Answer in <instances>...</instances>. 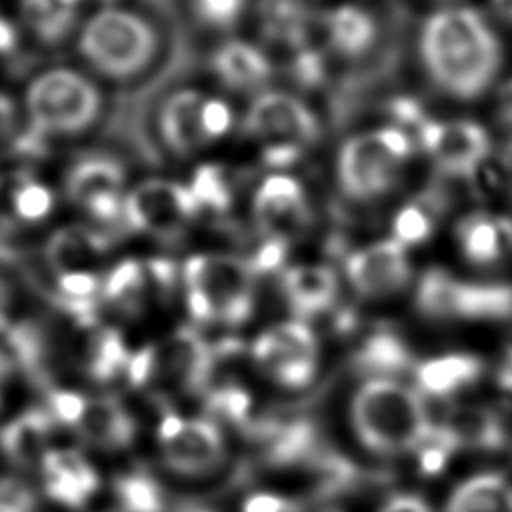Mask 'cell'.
<instances>
[{
    "mask_svg": "<svg viewBox=\"0 0 512 512\" xmlns=\"http://www.w3.org/2000/svg\"><path fill=\"white\" fill-rule=\"evenodd\" d=\"M198 212L190 186L166 178H148L136 184L124 198L128 222L152 236L174 238Z\"/></svg>",
    "mask_w": 512,
    "mask_h": 512,
    "instance_id": "15",
    "label": "cell"
},
{
    "mask_svg": "<svg viewBox=\"0 0 512 512\" xmlns=\"http://www.w3.org/2000/svg\"><path fill=\"white\" fill-rule=\"evenodd\" d=\"M48 412L102 450H122L136 438L134 418L122 402L110 396H86L56 388L48 394Z\"/></svg>",
    "mask_w": 512,
    "mask_h": 512,
    "instance_id": "12",
    "label": "cell"
},
{
    "mask_svg": "<svg viewBox=\"0 0 512 512\" xmlns=\"http://www.w3.org/2000/svg\"><path fill=\"white\" fill-rule=\"evenodd\" d=\"M282 294L288 306L300 318H314L336 304L338 276L332 266L320 262H302L286 268L280 278Z\"/></svg>",
    "mask_w": 512,
    "mask_h": 512,
    "instance_id": "20",
    "label": "cell"
},
{
    "mask_svg": "<svg viewBox=\"0 0 512 512\" xmlns=\"http://www.w3.org/2000/svg\"><path fill=\"white\" fill-rule=\"evenodd\" d=\"M346 280L366 300L398 294L410 282L412 266L406 248L394 238H382L350 252L344 260Z\"/></svg>",
    "mask_w": 512,
    "mask_h": 512,
    "instance_id": "17",
    "label": "cell"
},
{
    "mask_svg": "<svg viewBox=\"0 0 512 512\" xmlns=\"http://www.w3.org/2000/svg\"><path fill=\"white\" fill-rule=\"evenodd\" d=\"M456 450H460V446L452 436V432L444 424H432L430 432L414 452H416L420 470L428 476H434L446 468L450 456Z\"/></svg>",
    "mask_w": 512,
    "mask_h": 512,
    "instance_id": "38",
    "label": "cell"
},
{
    "mask_svg": "<svg viewBox=\"0 0 512 512\" xmlns=\"http://www.w3.org/2000/svg\"><path fill=\"white\" fill-rule=\"evenodd\" d=\"M54 208L52 190L38 178L14 172L0 176V214L16 224L42 222Z\"/></svg>",
    "mask_w": 512,
    "mask_h": 512,
    "instance_id": "29",
    "label": "cell"
},
{
    "mask_svg": "<svg viewBox=\"0 0 512 512\" xmlns=\"http://www.w3.org/2000/svg\"><path fill=\"white\" fill-rule=\"evenodd\" d=\"M26 112L38 132L76 134L100 112V92L92 80L72 68H50L26 90Z\"/></svg>",
    "mask_w": 512,
    "mask_h": 512,
    "instance_id": "9",
    "label": "cell"
},
{
    "mask_svg": "<svg viewBox=\"0 0 512 512\" xmlns=\"http://www.w3.org/2000/svg\"><path fill=\"white\" fill-rule=\"evenodd\" d=\"M210 418H222L244 428L252 420V398L250 394L236 384H222L218 388L208 390L206 396Z\"/></svg>",
    "mask_w": 512,
    "mask_h": 512,
    "instance_id": "37",
    "label": "cell"
},
{
    "mask_svg": "<svg viewBox=\"0 0 512 512\" xmlns=\"http://www.w3.org/2000/svg\"><path fill=\"white\" fill-rule=\"evenodd\" d=\"M106 252L108 238L82 224H70L56 230L46 246L48 264L56 274L96 272Z\"/></svg>",
    "mask_w": 512,
    "mask_h": 512,
    "instance_id": "26",
    "label": "cell"
},
{
    "mask_svg": "<svg viewBox=\"0 0 512 512\" xmlns=\"http://www.w3.org/2000/svg\"><path fill=\"white\" fill-rule=\"evenodd\" d=\"M446 512H512V484L496 472L476 474L456 486Z\"/></svg>",
    "mask_w": 512,
    "mask_h": 512,
    "instance_id": "31",
    "label": "cell"
},
{
    "mask_svg": "<svg viewBox=\"0 0 512 512\" xmlns=\"http://www.w3.org/2000/svg\"><path fill=\"white\" fill-rule=\"evenodd\" d=\"M12 44H14V30L4 18H0V50H8L12 48Z\"/></svg>",
    "mask_w": 512,
    "mask_h": 512,
    "instance_id": "45",
    "label": "cell"
},
{
    "mask_svg": "<svg viewBox=\"0 0 512 512\" xmlns=\"http://www.w3.org/2000/svg\"><path fill=\"white\" fill-rule=\"evenodd\" d=\"M380 512H432V508L422 496L396 494L384 502Z\"/></svg>",
    "mask_w": 512,
    "mask_h": 512,
    "instance_id": "41",
    "label": "cell"
},
{
    "mask_svg": "<svg viewBox=\"0 0 512 512\" xmlns=\"http://www.w3.org/2000/svg\"><path fill=\"white\" fill-rule=\"evenodd\" d=\"M322 30L328 48L346 60L368 56L380 38V26L374 14L356 4H342L326 12Z\"/></svg>",
    "mask_w": 512,
    "mask_h": 512,
    "instance_id": "22",
    "label": "cell"
},
{
    "mask_svg": "<svg viewBox=\"0 0 512 512\" xmlns=\"http://www.w3.org/2000/svg\"><path fill=\"white\" fill-rule=\"evenodd\" d=\"M436 168L448 176L470 178L492 152L486 128L474 120H432L428 118L414 136Z\"/></svg>",
    "mask_w": 512,
    "mask_h": 512,
    "instance_id": "14",
    "label": "cell"
},
{
    "mask_svg": "<svg viewBox=\"0 0 512 512\" xmlns=\"http://www.w3.org/2000/svg\"><path fill=\"white\" fill-rule=\"evenodd\" d=\"M416 390L432 398H450L484 374V360L468 352H450L422 360L412 370Z\"/></svg>",
    "mask_w": 512,
    "mask_h": 512,
    "instance_id": "24",
    "label": "cell"
},
{
    "mask_svg": "<svg viewBox=\"0 0 512 512\" xmlns=\"http://www.w3.org/2000/svg\"><path fill=\"white\" fill-rule=\"evenodd\" d=\"M116 498L126 512H162L164 490L146 472H128L116 480Z\"/></svg>",
    "mask_w": 512,
    "mask_h": 512,
    "instance_id": "35",
    "label": "cell"
},
{
    "mask_svg": "<svg viewBox=\"0 0 512 512\" xmlns=\"http://www.w3.org/2000/svg\"><path fill=\"white\" fill-rule=\"evenodd\" d=\"M246 0H194L196 14L212 26H230L238 20Z\"/></svg>",
    "mask_w": 512,
    "mask_h": 512,
    "instance_id": "39",
    "label": "cell"
},
{
    "mask_svg": "<svg viewBox=\"0 0 512 512\" xmlns=\"http://www.w3.org/2000/svg\"><path fill=\"white\" fill-rule=\"evenodd\" d=\"M40 474L48 498L68 508L84 506L100 486L92 462L74 448H52L40 466Z\"/></svg>",
    "mask_w": 512,
    "mask_h": 512,
    "instance_id": "19",
    "label": "cell"
},
{
    "mask_svg": "<svg viewBox=\"0 0 512 512\" xmlns=\"http://www.w3.org/2000/svg\"><path fill=\"white\" fill-rule=\"evenodd\" d=\"M410 368L414 370L410 348L398 334L390 330H378L366 336L352 354V370L366 380H396Z\"/></svg>",
    "mask_w": 512,
    "mask_h": 512,
    "instance_id": "28",
    "label": "cell"
},
{
    "mask_svg": "<svg viewBox=\"0 0 512 512\" xmlns=\"http://www.w3.org/2000/svg\"><path fill=\"white\" fill-rule=\"evenodd\" d=\"M52 414L48 410H28L10 420L0 430V446L2 452L20 468H36L40 466L48 452L52 450Z\"/></svg>",
    "mask_w": 512,
    "mask_h": 512,
    "instance_id": "25",
    "label": "cell"
},
{
    "mask_svg": "<svg viewBox=\"0 0 512 512\" xmlns=\"http://www.w3.org/2000/svg\"><path fill=\"white\" fill-rule=\"evenodd\" d=\"M320 512H340V510H336V508H324V510H320Z\"/></svg>",
    "mask_w": 512,
    "mask_h": 512,
    "instance_id": "48",
    "label": "cell"
},
{
    "mask_svg": "<svg viewBox=\"0 0 512 512\" xmlns=\"http://www.w3.org/2000/svg\"><path fill=\"white\" fill-rule=\"evenodd\" d=\"M22 20L44 42H60L82 18L78 0H22Z\"/></svg>",
    "mask_w": 512,
    "mask_h": 512,
    "instance_id": "32",
    "label": "cell"
},
{
    "mask_svg": "<svg viewBox=\"0 0 512 512\" xmlns=\"http://www.w3.org/2000/svg\"><path fill=\"white\" fill-rule=\"evenodd\" d=\"M164 462L180 474L202 476L216 470L226 458V442L216 420L186 418L166 412L156 430Z\"/></svg>",
    "mask_w": 512,
    "mask_h": 512,
    "instance_id": "13",
    "label": "cell"
},
{
    "mask_svg": "<svg viewBox=\"0 0 512 512\" xmlns=\"http://www.w3.org/2000/svg\"><path fill=\"white\" fill-rule=\"evenodd\" d=\"M442 424L452 432L460 448L492 452L500 450L508 438L500 416L478 404L452 408Z\"/></svg>",
    "mask_w": 512,
    "mask_h": 512,
    "instance_id": "30",
    "label": "cell"
},
{
    "mask_svg": "<svg viewBox=\"0 0 512 512\" xmlns=\"http://www.w3.org/2000/svg\"><path fill=\"white\" fill-rule=\"evenodd\" d=\"M244 130L262 146V160L274 168L294 164L322 132L312 108L282 90H268L252 100L244 116Z\"/></svg>",
    "mask_w": 512,
    "mask_h": 512,
    "instance_id": "6",
    "label": "cell"
},
{
    "mask_svg": "<svg viewBox=\"0 0 512 512\" xmlns=\"http://www.w3.org/2000/svg\"><path fill=\"white\" fill-rule=\"evenodd\" d=\"M350 418L358 440L372 452H414L432 428L422 394L398 380H366L352 398Z\"/></svg>",
    "mask_w": 512,
    "mask_h": 512,
    "instance_id": "2",
    "label": "cell"
},
{
    "mask_svg": "<svg viewBox=\"0 0 512 512\" xmlns=\"http://www.w3.org/2000/svg\"><path fill=\"white\" fill-rule=\"evenodd\" d=\"M258 24L264 40L292 54L310 48L314 16L306 0H260Z\"/></svg>",
    "mask_w": 512,
    "mask_h": 512,
    "instance_id": "23",
    "label": "cell"
},
{
    "mask_svg": "<svg viewBox=\"0 0 512 512\" xmlns=\"http://www.w3.org/2000/svg\"><path fill=\"white\" fill-rule=\"evenodd\" d=\"M440 204L430 194L414 198L398 208L392 218V236L404 248L426 242L436 226V212Z\"/></svg>",
    "mask_w": 512,
    "mask_h": 512,
    "instance_id": "34",
    "label": "cell"
},
{
    "mask_svg": "<svg viewBox=\"0 0 512 512\" xmlns=\"http://www.w3.org/2000/svg\"><path fill=\"white\" fill-rule=\"evenodd\" d=\"M4 382H6V360L0 352V404H2V394H4Z\"/></svg>",
    "mask_w": 512,
    "mask_h": 512,
    "instance_id": "46",
    "label": "cell"
},
{
    "mask_svg": "<svg viewBox=\"0 0 512 512\" xmlns=\"http://www.w3.org/2000/svg\"><path fill=\"white\" fill-rule=\"evenodd\" d=\"M212 68L222 84L238 92L262 88L272 76V62L264 50L244 40L222 44L212 58Z\"/></svg>",
    "mask_w": 512,
    "mask_h": 512,
    "instance_id": "27",
    "label": "cell"
},
{
    "mask_svg": "<svg viewBox=\"0 0 512 512\" xmlns=\"http://www.w3.org/2000/svg\"><path fill=\"white\" fill-rule=\"evenodd\" d=\"M190 192L198 204V210L224 212L232 204L230 176L222 166H200L190 182Z\"/></svg>",
    "mask_w": 512,
    "mask_h": 512,
    "instance_id": "36",
    "label": "cell"
},
{
    "mask_svg": "<svg viewBox=\"0 0 512 512\" xmlns=\"http://www.w3.org/2000/svg\"><path fill=\"white\" fill-rule=\"evenodd\" d=\"M234 124L232 106L218 96L196 88L172 92L158 118L164 144L176 154H192L210 142L220 140Z\"/></svg>",
    "mask_w": 512,
    "mask_h": 512,
    "instance_id": "10",
    "label": "cell"
},
{
    "mask_svg": "<svg viewBox=\"0 0 512 512\" xmlns=\"http://www.w3.org/2000/svg\"><path fill=\"white\" fill-rule=\"evenodd\" d=\"M256 270L232 254H194L184 262L186 304L196 322L238 326L254 310Z\"/></svg>",
    "mask_w": 512,
    "mask_h": 512,
    "instance_id": "3",
    "label": "cell"
},
{
    "mask_svg": "<svg viewBox=\"0 0 512 512\" xmlns=\"http://www.w3.org/2000/svg\"><path fill=\"white\" fill-rule=\"evenodd\" d=\"M156 30L146 18L124 8H104L92 14L80 32L78 50L104 76L132 78L154 58Z\"/></svg>",
    "mask_w": 512,
    "mask_h": 512,
    "instance_id": "5",
    "label": "cell"
},
{
    "mask_svg": "<svg viewBox=\"0 0 512 512\" xmlns=\"http://www.w3.org/2000/svg\"><path fill=\"white\" fill-rule=\"evenodd\" d=\"M252 218L262 240L292 244L312 224L308 194L298 178L282 172L266 176L252 196Z\"/></svg>",
    "mask_w": 512,
    "mask_h": 512,
    "instance_id": "16",
    "label": "cell"
},
{
    "mask_svg": "<svg viewBox=\"0 0 512 512\" xmlns=\"http://www.w3.org/2000/svg\"><path fill=\"white\" fill-rule=\"evenodd\" d=\"M132 352L112 328H100L90 336L84 350V370L96 382H110L128 372Z\"/></svg>",
    "mask_w": 512,
    "mask_h": 512,
    "instance_id": "33",
    "label": "cell"
},
{
    "mask_svg": "<svg viewBox=\"0 0 512 512\" xmlns=\"http://www.w3.org/2000/svg\"><path fill=\"white\" fill-rule=\"evenodd\" d=\"M250 356L278 386L306 388L318 370V338L306 322L284 320L254 338Z\"/></svg>",
    "mask_w": 512,
    "mask_h": 512,
    "instance_id": "11",
    "label": "cell"
},
{
    "mask_svg": "<svg viewBox=\"0 0 512 512\" xmlns=\"http://www.w3.org/2000/svg\"><path fill=\"white\" fill-rule=\"evenodd\" d=\"M494 12L508 24H512V0H490Z\"/></svg>",
    "mask_w": 512,
    "mask_h": 512,
    "instance_id": "44",
    "label": "cell"
},
{
    "mask_svg": "<svg viewBox=\"0 0 512 512\" xmlns=\"http://www.w3.org/2000/svg\"><path fill=\"white\" fill-rule=\"evenodd\" d=\"M2 308H4V298H2V288H0V316H2Z\"/></svg>",
    "mask_w": 512,
    "mask_h": 512,
    "instance_id": "47",
    "label": "cell"
},
{
    "mask_svg": "<svg viewBox=\"0 0 512 512\" xmlns=\"http://www.w3.org/2000/svg\"><path fill=\"white\" fill-rule=\"evenodd\" d=\"M72 202L100 222H112L124 214V172L108 158L78 162L66 182Z\"/></svg>",
    "mask_w": 512,
    "mask_h": 512,
    "instance_id": "18",
    "label": "cell"
},
{
    "mask_svg": "<svg viewBox=\"0 0 512 512\" xmlns=\"http://www.w3.org/2000/svg\"><path fill=\"white\" fill-rule=\"evenodd\" d=\"M414 150L416 140L394 124L350 136L336 156V182L342 194L356 202L386 196L400 182Z\"/></svg>",
    "mask_w": 512,
    "mask_h": 512,
    "instance_id": "4",
    "label": "cell"
},
{
    "mask_svg": "<svg viewBox=\"0 0 512 512\" xmlns=\"http://www.w3.org/2000/svg\"><path fill=\"white\" fill-rule=\"evenodd\" d=\"M498 112L500 116L512 124V80L502 86L498 96Z\"/></svg>",
    "mask_w": 512,
    "mask_h": 512,
    "instance_id": "43",
    "label": "cell"
},
{
    "mask_svg": "<svg viewBox=\"0 0 512 512\" xmlns=\"http://www.w3.org/2000/svg\"><path fill=\"white\" fill-rule=\"evenodd\" d=\"M454 236L468 262L490 266L512 252V218L478 210L458 220Z\"/></svg>",
    "mask_w": 512,
    "mask_h": 512,
    "instance_id": "21",
    "label": "cell"
},
{
    "mask_svg": "<svg viewBox=\"0 0 512 512\" xmlns=\"http://www.w3.org/2000/svg\"><path fill=\"white\" fill-rule=\"evenodd\" d=\"M418 56L428 80L454 100H476L502 68L496 30L470 6H444L428 14L418 34Z\"/></svg>",
    "mask_w": 512,
    "mask_h": 512,
    "instance_id": "1",
    "label": "cell"
},
{
    "mask_svg": "<svg viewBox=\"0 0 512 512\" xmlns=\"http://www.w3.org/2000/svg\"><path fill=\"white\" fill-rule=\"evenodd\" d=\"M12 122H14V106L4 94H0V140L8 134V130L12 128Z\"/></svg>",
    "mask_w": 512,
    "mask_h": 512,
    "instance_id": "42",
    "label": "cell"
},
{
    "mask_svg": "<svg viewBox=\"0 0 512 512\" xmlns=\"http://www.w3.org/2000/svg\"><path fill=\"white\" fill-rule=\"evenodd\" d=\"M418 312L430 320H512V284L472 282L442 266L424 270L414 292Z\"/></svg>",
    "mask_w": 512,
    "mask_h": 512,
    "instance_id": "7",
    "label": "cell"
},
{
    "mask_svg": "<svg viewBox=\"0 0 512 512\" xmlns=\"http://www.w3.org/2000/svg\"><path fill=\"white\" fill-rule=\"evenodd\" d=\"M216 358L218 350L198 332L180 328L160 346L132 352L126 376L136 386H156L162 392H200L208 390Z\"/></svg>",
    "mask_w": 512,
    "mask_h": 512,
    "instance_id": "8",
    "label": "cell"
},
{
    "mask_svg": "<svg viewBox=\"0 0 512 512\" xmlns=\"http://www.w3.org/2000/svg\"><path fill=\"white\" fill-rule=\"evenodd\" d=\"M240 512H304L300 502L274 492H254L250 494Z\"/></svg>",
    "mask_w": 512,
    "mask_h": 512,
    "instance_id": "40",
    "label": "cell"
}]
</instances>
